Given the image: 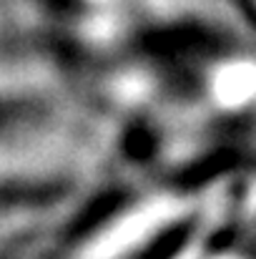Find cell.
<instances>
[{"instance_id":"cell-1","label":"cell","mask_w":256,"mask_h":259,"mask_svg":"<svg viewBox=\"0 0 256 259\" xmlns=\"http://www.w3.org/2000/svg\"><path fill=\"white\" fill-rule=\"evenodd\" d=\"M178 259H193V252H188V254H181Z\"/></svg>"},{"instance_id":"cell-2","label":"cell","mask_w":256,"mask_h":259,"mask_svg":"<svg viewBox=\"0 0 256 259\" xmlns=\"http://www.w3.org/2000/svg\"><path fill=\"white\" fill-rule=\"evenodd\" d=\"M221 259H236V257H221Z\"/></svg>"}]
</instances>
